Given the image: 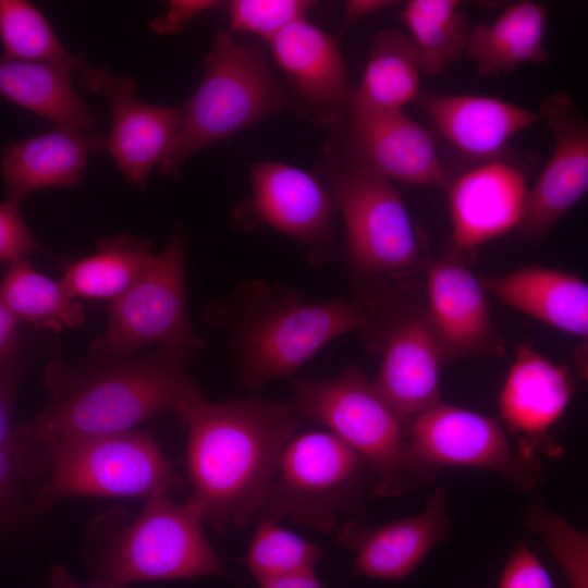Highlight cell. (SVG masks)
I'll return each instance as SVG.
<instances>
[{"instance_id":"1","label":"cell","mask_w":588,"mask_h":588,"mask_svg":"<svg viewBox=\"0 0 588 588\" xmlns=\"http://www.w3.org/2000/svg\"><path fill=\"white\" fill-rule=\"evenodd\" d=\"M193 354L160 346L140 356L98 354L74 368L50 363L48 404L15 432L22 455H36L66 437L128 431L158 414L203 401L189 375Z\"/></svg>"},{"instance_id":"2","label":"cell","mask_w":588,"mask_h":588,"mask_svg":"<svg viewBox=\"0 0 588 588\" xmlns=\"http://www.w3.org/2000/svg\"><path fill=\"white\" fill-rule=\"evenodd\" d=\"M176 414L188 427L194 492L186 502L217 531L258 517L281 454L299 424L294 404L203 400Z\"/></svg>"},{"instance_id":"3","label":"cell","mask_w":588,"mask_h":588,"mask_svg":"<svg viewBox=\"0 0 588 588\" xmlns=\"http://www.w3.org/2000/svg\"><path fill=\"white\" fill-rule=\"evenodd\" d=\"M221 313L238 379L252 390L292 376L327 343L369 321L359 303H305L287 287L262 282L240 285Z\"/></svg>"},{"instance_id":"4","label":"cell","mask_w":588,"mask_h":588,"mask_svg":"<svg viewBox=\"0 0 588 588\" xmlns=\"http://www.w3.org/2000/svg\"><path fill=\"white\" fill-rule=\"evenodd\" d=\"M289 107V98L267 66L264 52L217 33L205 58L199 86L181 106L175 142L160 163L175 179L194 154Z\"/></svg>"},{"instance_id":"5","label":"cell","mask_w":588,"mask_h":588,"mask_svg":"<svg viewBox=\"0 0 588 588\" xmlns=\"http://www.w3.org/2000/svg\"><path fill=\"white\" fill-rule=\"evenodd\" d=\"M298 414L329 428L366 462L375 493L397 495L430 478L411 461L404 421L356 366L334 378L293 383Z\"/></svg>"},{"instance_id":"6","label":"cell","mask_w":588,"mask_h":588,"mask_svg":"<svg viewBox=\"0 0 588 588\" xmlns=\"http://www.w3.org/2000/svg\"><path fill=\"white\" fill-rule=\"evenodd\" d=\"M199 513L187 502L156 493L124 529L93 558L94 583L131 584L226 575L206 538Z\"/></svg>"},{"instance_id":"7","label":"cell","mask_w":588,"mask_h":588,"mask_svg":"<svg viewBox=\"0 0 588 588\" xmlns=\"http://www.w3.org/2000/svg\"><path fill=\"white\" fill-rule=\"evenodd\" d=\"M39 453L49 469L39 489L45 506L69 497L148 499L180 486L171 463L144 431L66 437Z\"/></svg>"},{"instance_id":"8","label":"cell","mask_w":588,"mask_h":588,"mask_svg":"<svg viewBox=\"0 0 588 588\" xmlns=\"http://www.w3.org/2000/svg\"><path fill=\"white\" fill-rule=\"evenodd\" d=\"M368 475L363 457L333 432L294 436L281 454L258 517H289L329 532L341 512L362 506Z\"/></svg>"},{"instance_id":"9","label":"cell","mask_w":588,"mask_h":588,"mask_svg":"<svg viewBox=\"0 0 588 588\" xmlns=\"http://www.w3.org/2000/svg\"><path fill=\"white\" fill-rule=\"evenodd\" d=\"M185 258V241L175 232L133 285L112 301L108 327L91 344L95 353L125 356L148 345L194 353L204 346L188 316Z\"/></svg>"},{"instance_id":"10","label":"cell","mask_w":588,"mask_h":588,"mask_svg":"<svg viewBox=\"0 0 588 588\" xmlns=\"http://www.w3.org/2000/svg\"><path fill=\"white\" fill-rule=\"evenodd\" d=\"M347 254L360 270L402 278L420 260V241L400 191L388 179L351 163L333 179Z\"/></svg>"},{"instance_id":"11","label":"cell","mask_w":588,"mask_h":588,"mask_svg":"<svg viewBox=\"0 0 588 588\" xmlns=\"http://www.w3.org/2000/svg\"><path fill=\"white\" fill-rule=\"evenodd\" d=\"M405 438L413 464L428 477L444 466L491 470L520 491L541 480L538 461L514 452L495 419L448 403H437L407 420Z\"/></svg>"},{"instance_id":"12","label":"cell","mask_w":588,"mask_h":588,"mask_svg":"<svg viewBox=\"0 0 588 588\" xmlns=\"http://www.w3.org/2000/svg\"><path fill=\"white\" fill-rule=\"evenodd\" d=\"M333 199L314 174L273 160L252 168V194L234 210L244 230L273 228L301 242L314 265L331 254Z\"/></svg>"},{"instance_id":"13","label":"cell","mask_w":588,"mask_h":588,"mask_svg":"<svg viewBox=\"0 0 588 588\" xmlns=\"http://www.w3.org/2000/svg\"><path fill=\"white\" fill-rule=\"evenodd\" d=\"M539 117L550 128L554 147L543 171L527 193L518 232L538 240L560 221L588 191V124L565 91L540 103Z\"/></svg>"},{"instance_id":"14","label":"cell","mask_w":588,"mask_h":588,"mask_svg":"<svg viewBox=\"0 0 588 588\" xmlns=\"http://www.w3.org/2000/svg\"><path fill=\"white\" fill-rule=\"evenodd\" d=\"M77 74L88 89L101 94L111 106L106 148L117 167L134 186H145L175 142L181 108L139 101L136 83L105 66L86 64Z\"/></svg>"},{"instance_id":"15","label":"cell","mask_w":588,"mask_h":588,"mask_svg":"<svg viewBox=\"0 0 588 588\" xmlns=\"http://www.w3.org/2000/svg\"><path fill=\"white\" fill-rule=\"evenodd\" d=\"M467 256L452 249L427 269V320L444 363L505 352L492 323L486 290L467 267Z\"/></svg>"},{"instance_id":"16","label":"cell","mask_w":588,"mask_h":588,"mask_svg":"<svg viewBox=\"0 0 588 588\" xmlns=\"http://www.w3.org/2000/svg\"><path fill=\"white\" fill-rule=\"evenodd\" d=\"M575 385L568 367L556 365L531 346L517 347L499 397L500 417L517 439V453L530 461L558 456L549 437L563 416Z\"/></svg>"},{"instance_id":"17","label":"cell","mask_w":588,"mask_h":588,"mask_svg":"<svg viewBox=\"0 0 588 588\" xmlns=\"http://www.w3.org/2000/svg\"><path fill=\"white\" fill-rule=\"evenodd\" d=\"M269 42L287 81L289 107L316 124L336 122L348 110L352 94L338 40L303 17Z\"/></svg>"},{"instance_id":"18","label":"cell","mask_w":588,"mask_h":588,"mask_svg":"<svg viewBox=\"0 0 588 588\" xmlns=\"http://www.w3.org/2000/svg\"><path fill=\"white\" fill-rule=\"evenodd\" d=\"M353 164L391 182L441 186L446 173L430 134L403 110H376L350 100Z\"/></svg>"},{"instance_id":"19","label":"cell","mask_w":588,"mask_h":588,"mask_svg":"<svg viewBox=\"0 0 588 588\" xmlns=\"http://www.w3.org/2000/svg\"><path fill=\"white\" fill-rule=\"evenodd\" d=\"M448 493L440 486L424 510L380 526L350 522L336 541L355 551L354 574L378 579H402L412 574L427 554L450 536Z\"/></svg>"},{"instance_id":"20","label":"cell","mask_w":588,"mask_h":588,"mask_svg":"<svg viewBox=\"0 0 588 588\" xmlns=\"http://www.w3.org/2000/svg\"><path fill=\"white\" fill-rule=\"evenodd\" d=\"M527 193L522 170L495 158L457 176L448 186L453 249L469 256L517 228Z\"/></svg>"},{"instance_id":"21","label":"cell","mask_w":588,"mask_h":588,"mask_svg":"<svg viewBox=\"0 0 588 588\" xmlns=\"http://www.w3.org/2000/svg\"><path fill=\"white\" fill-rule=\"evenodd\" d=\"M381 353L372 383L404 422L440 402L444 362L427 318L412 316L392 326L382 339Z\"/></svg>"},{"instance_id":"22","label":"cell","mask_w":588,"mask_h":588,"mask_svg":"<svg viewBox=\"0 0 588 588\" xmlns=\"http://www.w3.org/2000/svg\"><path fill=\"white\" fill-rule=\"evenodd\" d=\"M106 147L101 135L60 125L8 144L0 158L7 199L21 203L38 189L78 185L88 157Z\"/></svg>"},{"instance_id":"23","label":"cell","mask_w":588,"mask_h":588,"mask_svg":"<svg viewBox=\"0 0 588 588\" xmlns=\"http://www.w3.org/2000/svg\"><path fill=\"white\" fill-rule=\"evenodd\" d=\"M480 282L505 305L565 333L588 335V285L576 274L527 267Z\"/></svg>"},{"instance_id":"24","label":"cell","mask_w":588,"mask_h":588,"mask_svg":"<svg viewBox=\"0 0 588 588\" xmlns=\"http://www.w3.org/2000/svg\"><path fill=\"white\" fill-rule=\"evenodd\" d=\"M425 107L442 135L461 151L494 159L538 113L502 99L477 95H428Z\"/></svg>"},{"instance_id":"25","label":"cell","mask_w":588,"mask_h":588,"mask_svg":"<svg viewBox=\"0 0 588 588\" xmlns=\"http://www.w3.org/2000/svg\"><path fill=\"white\" fill-rule=\"evenodd\" d=\"M546 7L534 1L507 5L491 23L470 29L466 52L480 75L509 74L523 63H547Z\"/></svg>"},{"instance_id":"26","label":"cell","mask_w":588,"mask_h":588,"mask_svg":"<svg viewBox=\"0 0 588 588\" xmlns=\"http://www.w3.org/2000/svg\"><path fill=\"white\" fill-rule=\"evenodd\" d=\"M63 63L0 58V95L57 125L91 132L97 120L72 84Z\"/></svg>"},{"instance_id":"27","label":"cell","mask_w":588,"mask_h":588,"mask_svg":"<svg viewBox=\"0 0 588 588\" xmlns=\"http://www.w3.org/2000/svg\"><path fill=\"white\" fill-rule=\"evenodd\" d=\"M420 61L413 39L397 30H381L372 39L370 56L351 101L395 111L419 96Z\"/></svg>"},{"instance_id":"28","label":"cell","mask_w":588,"mask_h":588,"mask_svg":"<svg viewBox=\"0 0 588 588\" xmlns=\"http://www.w3.org/2000/svg\"><path fill=\"white\" fill-rule=\"evenodd\" d=\"M150 241L120 234L102 238L97 252L72 264L60 280L73 297L115 299L140 277L154 254Z\"/></svg>"},{"instance_id":"29","label":"cell","mask_w":588,"mask_h":588,"mask_svg":"<svg viewBox=\"0 0 588 588\" xmlns=\"http://www.w3.org/2000/svg\"><path fill=\"white\" fill-rule=\"evenodd\" d=\"M0 301L19 321L54 332L79 326L86 318L83 305L61 282L36 271L27 259L9 266L0 281Z\"/></svg>"},{"instance_id":"30","label":"cell","mask_w":588,"mask_h":588,"mask_svg":"<svg viewBox=\"0 0 588 588\" xmlns=\"http://www.w3.org/2000/svg\"><path fill=\"white\" fill-rule=\"evenodd\" d=\"M456 0H412L402 20L419 56L422 74L441 73L466 50L470 28Z\"/></svg>"},{"instance_id":"31","label":"cell","mask_w":588,"mask_h":588,"mask_svg":"<svg viewBox=\"0 0 588 588\" xmlns=\"http://www.w3.org/2000/svg\"><path fill=\"white\" fill-rule=\"evenodd\" d=\"M0 40L2 58L8 60L63 63L76 73L86 65L63 46L45 15L25 0H0Z\"/></svg>"},{"instance_id":"32","label":"cell","mask_w":588,"mask_h":588,"mask_svg":"<svg viewBox=\"0 0 588 588\" xmlns=\"http://www.w3.org/2000/svg\"><path fill=\"white\" fill-rule=\"evenodd\" d=\"M323 551L283 528L278 520L260 516L245 555V563L259 583L314 572Z\"/></svg>"},{"instance_id":"33","label":"cell","mask_w":588,"mask_h":588,"mask_svg":"<svg viewBox=\"0 0 588 588\" xmlns=\"http://www.w3.org/2000/svg\"><path fill=\"white\" fill-rule=\"evenodd\" d=\"M524 523L551 550L572 588H588V539L564 518L536 500L524 514Z\"/></svg>"},{"instance_id":"34","label":"cell","mask_w":588,"mask_h":588,"mask_svg":"<svg viewBox=\"0 0 588 588\" xmlns=\"http://www.w3.org/2000/svg\"><path fill=\"white\" fill-rule=\"evenodd\" d=\"M306 0H233L228 4L231 28L270 41L292 22L305 17Z\"/></svg>"},{"instance_id":"35","label":"cell","mask_w":588,"mask_h":588,"mask_svg":"<svg viewBox=\"0 0 588 588\" xmlns=\"http://www.w3.org/2000/svg\"><path fill=\"white\" fill-rule=\"evenodd\" d=\"M20 205L13 199L0 203V264L13 265L40 249Z\"/></svg>"},{"instance_id":"36","label":"cell","mask_w":588,"mask_h":588,"mask_svg":"<svg viewBox=\"0 0 588 588\" xmlns=\"http://www.w3.org/2000/svg\"><path fill=\"white\" fill-rule=\"evenodd\" d=\"M499 588H555L553 580L537 558L525 544L510 555L502 572Z\"/></svg>"},{"instance_id":"37","label":"cell","mask_w":588,"mask_h":588,"mask_svg":"<svg viewBox=\"0 0 588 588\" xmlns=\"http://www.w3.org/2000/svg\"><path fill=\"white\" fill-rule=\"evenodd\" d=\"M221 5L222 2L216 0H171L166 14L151 21L149 27L159 35L173 34L199 13Z\"/></svg>"},{"instance_id":"38","label":"cell","mask_w":588,"mask_h":588,"mask_svg":"<svg viewBox=\"0 0 588 588\" xmlns=\"http://www.w3.org/2000/svg\"><path fill=\"white\" fill-rule=\"evenodd\" d=\"M8 362L0 363V446H17L15 432L10 424L12 387Z\"/></svg>"},{"instance_id":"39","label":"cell","mask_w":588,"mask_h":588,"mask_svg":"<svg viewBox=\"0 0 588 588\" xmlns=\"http://www.w3.org/2000/svg\"><path fill=\"white\" fill-rule=\"evenodd\" d=\"M19 322L0 301V363L9 360L16 344Z\"/></svg>"},{"instance_id":"40","label":"cell","mask_w":588,"mask_h":588,"mask_svg":"<svg viewBox=\"0 0 588 588\" xmlns=\"http://www.w3.org/2000/svg\"><path fill=\"white\" fill-rule=\"evenodd\" d=\"M390 0H348L345 2L343 32L359 20L393 5Z\"/></svg>"},{"instance_id":"41","label":"cell","mask_w":588,"mask_h":588,"mask_svg":"<svg viewBox=\"0 0 588 588\" xmlns=\"http://www.w3.org/2000/svg\"><path fill=\"white\" fill-rule=\"evenodd\" d=\"M22 460L17 446H0V500L7 494Z\"/></svg>"},{"instance_id":"42","label":"cell","mask_w":588,"mask_h":588,"mask_svg":"<svg viewBox=\"0 0 588 588\" xmlns=\"http://www.w3.org/2000/svg\"><path fill=\"white\" fill-rule=\"evenodd\" d=\"M258 588H328L314 572L299 573L259 584Z\"/></svg>"},{"instance_id":"43","label":"cell","mask_w":588,"mask_h":588,"mask_svg":"<svg viewBox=\"0 0 588 588\" xmlns=\"http://www.w3.org/2000/svg\"><path fill=\"white\" fill-rule=\"evenodd\" d=\"M45 588H127L119 585L96 584L83 587L77 585L71 577L70 573L62 565H54L49 573L48 585Z\"/></svg>"}]
</instances>
